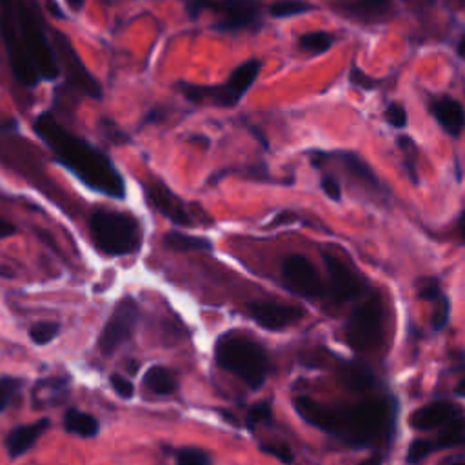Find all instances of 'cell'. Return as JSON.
Returning <instances> with one entry per match:
<instances>
[{"mask_svg": "<svg viewBox=\"0 0 465 465\" xmlns=\"http://www.w3.org/2000/svg\"><path fill=\"white\" fill-rule=\"evenodd\" d=\"M33 131L54 154L56 162L87 189L116 200L125 198V182L111 158L85 138L69 133L53 113H40L33 122Z\"/></svg>", "mask_w": 465, "mask_h": 465, "instance_id": "6da1fadb", "label": "cell"}, {"mask_svg": "<svg viewBox=\"0 0 465 465\" xmlns=\"http://www.w3.org/2000/svg\"><path fill=\"white\" fill-rule=\"evenodd\" d=\"M67 2V5L71 7V9H74V11H80L82 7H84V4H85V0H65Z\"/></svg>", "mask_w": 465, "mask_h": 465, "instance_id": "bcb514c9", "label": "cell"}, {"mask_svg": "<svg viewBox=\"0 0 465 465\" xmlns=\"http://www.w3.org/2000/svg\"><path fill=\"white\" fill-rule=\"evenodd\" d=\"M456 51H458V54L465 60V35L460 38V42H458V49H456Z\"/></svg>", "mask_w": 465, "mask_h": 465, "instance_id": "7dc6e473", "label": "cell"}, {"mask_svg": "<svg viewBox=\"0 0 465 465\" xmlns=\"http://www.w3.org/2000/svg\"><path fill=\"white\" fill-rule=\"evenodd\" d=\"M385 120H387L389 125H392V127H396V129L405 127V124H407L405 107H403L401 104H398V102L389 104L387 109H385Z\"/></svg>", "mask_w": 465, "mask_h": 465, "instance_id": "74e56055", "label": "cell"}, {"mask_svg": "<svg viewBox=\"0 0 465 465\" xmlns=\"http://www.w3.org/2000/svg\"><path fill=\"white\" fill-rule=\"evenodd\" d=\"M454 416L456 409L450 401H432L414 411L409 418V425L416 430H429L445 425L447 421L454 420Z\"/></svg>", "mask_w": 465, "mask_h": 465, "instance_id": "ac0fdd59", "label": "cell"}, {"mask_svg": "<svg viewBox=\"0 0 465 465\" xmlns=\"http://www.w3.org/2000/svg\"><path fill=\"white\" fill-rule=\"evenodd\" d=\"M262 69V62L256 58H251L243 64H240L225 84L222 85H193V84H182L180 89L183 96L194 104H202L205 100H211L216 105L232 107L236 102L245 94V91L254 84Z\"/></svg>", "mask_w": 465, "mask_h": 465, "instance_id": "8992f818", "label": "cell"}, {"mask_svg": "<svg viewBox=\"0 0 465 465\" xmlns=\"http://www.w3.org/2000/svg\"><path fill=\"white\" fill-rule=\"evenodd\" d=\"M60 332L58 322H36L29 327V338L35 345H47L51 343Z\"/></svg>", "mask_w": 465, "mask_h": 465, "instance_id": "f1b7e54d", "label": "cell"}, {"mask_svg": "<svg viewBox=\"0 0 465 465\" xmlns=\"http://www.w3.org/2000/svg\"><path fill=\"white\" fill-rule=\"evenodd\" d=\"M323 263L329 274V294L332 302L345 303L361 294L365 282L356 276L340 258L323 252Z\"/></svg>", "mask_w": 465, "mask_h": 465, "instance_id": "4fadbf2b", "label": "cell"}, {"mask_svg": "<svg viewBox=\"0 0 465 465\" xmlns=\"http://www.w3.org/2000/svg\"><path fill=\"white\" fill-rule=\"evenodd\" d=\"M456 394H460V396L465 398V378L456 385Z\"/></svg>", "mask_w": 465, "mask_h": 465, "instance_id": "681fc988", "label": "cell"}, {"mask_svg": "<svg viewBox=\"0 0 465 465\" xmlns=\"http://www.w3.org/2000/svg\"><path fill=\"white\" fill-rule=\"evenodd\" d=\"M213 0H187V9L191 11V15H198L203 9L211 7Z\"/></svg>", "mask_w": 465, "mask_h": 465, "instance_id": "ee69618b", "label": "cell"}, {"mask_svg": "<svg viewBox=\"0 0 465 465\" xmlns=\"http://www.w3.org/2000/svg\"><path fill=\"white\" fill-rule=\"evenodd\" d=\"M440 294H441V289H440V282L436 278H427L418 285V298H421V300L434 302Z\"/></svg>", "mask_w": 465, "mask_h": 465, "instance_id": "f35d334b", "label": "cell"}, {"mask_svg": "<svg viewBox=\"0 0 465 465\" xmlns=\"http://www.w3.org/2000/svg\"><path fill=\"white\" fill-rule=\"evenodd\" d=\"M336 378L340 385L351 392H363L374 387L376 378L369 365L363 361H343L336 369Z\"/></svg>", "mask_w": 465, "mask_h": 465, "instance_id": "ffe728a7", "label": "cell"}, {"mask_svg": "<svg viewBox=\"0 0 465 465\" xmlns=\"http://www.w3.org/2000/svg\"><path fill=\"white\" fill-rule=\"evenodd\" d=\"M260 450L274 456L276 460L283 461V463H292L294 461V454L292 450L285 445V443H278V445H260Z\"/></svg>", "mask_w": 465, "mask_h": 465, "instance_id": "ab89813d", "label": "cell"}, {"mask_svg": "<svg viewBox=\"0 0 465 465\" xmlns=\"http://www.w3.org/2000/svg\"><path fill=\"white\" fill-rule=\"evenodd\" d=\"M430 303H434L432 312H430V325H432L434 331H441V329L447 325V322H449V312H450L449 300H447V296L441 292V294H440L434 302H430Z\"/></svg>", "mask_w": 465, "mask_h": 465, "instance_id": "1f68e13d", "label": "cell"}, {"mask_svg": "<svg viewBox=\"0 0 465 465\" xmlns=\"http://www.w3.org/2000/svg\"><path fill=\"white\" fill-rule=\"evenodd\" d=\"M322 189L327 194V198H331L332 202H338L341 198V187H340L338 180L332 178V176H323L322 178Z\"/></svg>", "mask_w": 465, "mask_h": 465, "instance_id": "b9f144b4", "label": "cell"}, {"mask_svg": "<svg viewBox=\"0 0 465 465\" xmlns=\"http://www.w3.org/2000/svg\"><path fill=\"white\" fill-rule=\"evenodd\" d=\"M343 334L347 343L358 351H374L383 336V302L378 292H372L349 316Z\"/></svg>", "mask_w": 465, "mask_h": 465, "instance_id": "ba28073f", "label": "cell"}, {"mask_svg": "<svg viewBox=\"0 0 465 465\" xmlns=\"http://www.w3.org/2000/svg\"><path fill=\"white\" fill-rule=\"evenodd\" d=\"M49 425H51L49 418H40L33 423H25V425H18V427L11 429L4 438V450L7 452V456L11 460L24 456L44 436V432L49 429Z\"/></svg>", "mask_w": 465, "mask_h": 465, "instance_id": "2e32d148", "label": "cell"}, {"mask_svg": "<svg viewBox=\"0 0 465 465\" xmlns=\"http://www.w3.org/2000/svg\"><path fill=\"white\" fill-rule=\"evenodd\" d=\"M0 36L5 45L9 65L15 78L24 87H36L42 78L20 35L18 18H16V0H0Z\"/></svg>", "mask_w": 465, "mask_h": 465, "instance_id": "52a82bcc", "label": "cell"}, {"mask_svg": "<svg viewBox=\"0 0 465 465\" xmlns=\"http://www.w3.org/2000/svg\"><path fill=\"white\" fill-rule=\"evenodd\" d=\"M71 392V380L67 376L40 378L31 389V405L35 409H49L64 403Z\"/></svg>", "mask_w": 465, "mask_h": 465, "instance_id": "e0dca14e", "label": "cell"}, {"mask_svg": "<svg viewBox=\"0 0 465 465\" xmlns=\"http://www.w3.org/2000/svg\"><path fill=\"white\" fill-rule=\"evenodd\" d=\"M191 142H200L203 145H209V138H205V136H193Z\"/></svg>", "mask_w": 465, "mask_h": 465, "instance_id": "f907efd6", "label": "cell"}, {"mask_svg": "<svg viewBox=\"0 0 465 465\" xmlns=\"http://www.w3.org/2000/svg\"><path fill=\"white\" fill-rule=\"evenodd\" d=\"M214 360L251 389L262 387L269 371V358L262 345L242 332H223L214 343Z\"/></svg>", "mask_w": 465, "mask_h": 465, "instance_id": "3957f363", "label": "cell"}, {"mask_svg": "<svg viewBox=\"0 0 465 465\" xmlns=\"http://www.w3.org/2000/svg\"><path fill=\"white\" fill-rule=\"evenodd\" d=\"M15 232H16L15 223H11V222H7L5 218L0 216V240H2V238H9V236H13Z\"/></svg>", "mask_w": 465, "mask_h": 465, "instance_id": "f6af8a7d", "label": "cell"}, {"mask_svg": "<svg viewBox=\"0 0 465 465\" xmlns=\"http://www.w3.org/2000/svg\"><path fill=\"white\" fill-rule=\"evenodd\" d=\"M22 383L24 381L18 376H0V412L13 401Z\"/></svg>", "mask_w": 465, "mask_h": 465, "instance_id": "d6a6232c", "label": "cell"}, {"mask_svg": "<svg viewBox=\"0 0 465 465\" xmlns=\"http://www.w3.org/2000/svg\"><path fill=\"white\" fill-rule=\"evenodd\" d=\"M163 247L169 251H211L213 242L203 238V236H194V234H185V232H176L171 231L163 236L162 240Z\"/></svg>", "mask_w": 465, "mask_h": 465, "instance_id": "cb8c5ba5", "label": "cell"}, {"mask_svg": "<svg viewBox=\"0 0 465 465\" xmlns=\"http://www.w3.org/2000/svg\"><path fill=\"white\" fill-rule=\"evenodd\" d=\"M138 318H140L138 302L131 296L122 298L114 305L109 320L105 322L98 336V351L104 356H113L125 341L131 340L134 327L138 323Z\"/></svg>", "mask_w": 465, "mask_h": 465, "instance_id": "30bf717a", "label": "cell"}, {"mask_svg": "<svg viewBox=\"0 0 465 465\" xmlns=\"http://www.w3.org/2000/svg\"><path fill=\"white\" fill-rule=\"evenodd\" d=\"M351 82L356 85V87H361V89H374V85L378 84L374 78H371L369 74H365L360 67L352 65L351 69V74H349Z\"/></svg>", "mask_w": 465, "mask_h": 465, "instance_id": "60d3db41", "label": "cell"}, {"mask_svg": "<svg viewBox=\"0 0 465 465\" xmlns=\"http://www.w3.org/2000/svg\"><path fill=\"white\" fill-rule=\"evenodd\" d=\"M294 409L309 425L320 430H327V425L331 420V407H325L307 396H298L294 400Z\"/></svg>", "mask_w": 465, "mask_h": 465, "instance_id": "7402d4cb", "label": "cell"}, {"mask_svg": "<svg viewBox=\"0 0 465 465\" xmlns=\"http://www.w3.org/2000/svg\"><path fill=\"white\" fill-rule=\"evenodd\" d=\"M249 316L263 329L282 331L294 325L303 316V309L289 303H278L271 300H254L247 303Z\"/></svg>", "mask_w": 465, "mask_h": 465, "instance_id": "5bb4252c", "label": "cell"}, {"mask_svg": "<svg viewBox=\"0 0 465 465\" xmlns=\"http://www.w3.org/2000/svg\"><path fill=\"white\" fill-rule=\"evenodd\" d=\"M16 18L24 45L40 74L42 80H56L60 74V65L53 49V44L47 40L40 16L35 5H29V0H16Z\"/></svg>", "mask_w": 465, "mask_h": 465, "instance_id": "5b68a950", "label": "cell"}, {"mask_svg": "<svg viewBox=\"0 0 465 465\" xmlns=\"http://www.w3.org/2000/svg\"><path fill=\"white\" fill-rule=\"evenodd\" d=\"M143 387L153 394H173L178 389L176 376L163 365H153L143 374Z\"/></svg>", "mask_w": 465, "mask_h": 465, "instance_id": "603a6c76", "label": "cell"}, {"mask_svg": "<svg viewBox=\"0 0 465 465\" xmlns=\"http://www.w3.org/2000/svg\"><path fill=\"white\" fill-rule=\"evenodd\" d=\"M460 234H461V238H463V242H465V211H463L461 216H460Z\"/></svg>", "mask_w": 465, "mask_h": 465, "instance_id": "c3c4849f", "label": "cell"}, {"mask_svg": "<svg viewBox=\"0 0 465 465\" xmlns=\"http://www.w3.org/2000/svg\"><path fill=\"white\" fill-rule=\"evenodd\" d=\"M312 5L305 0H278V2H272L269 5V13L274 16V18H285V16H292V15H302V13H307L311 11Z\"/></svg>", "mask_w": 465, "mask_h": 465, "instance_id": "f546056e", "label": "cell"}, {"mask_svg": "<svg viewBox=\"0 0 465 465\" xmlns=\"http://www.w3.org/2000/svg\"><path fill=\"white\" fill-rule=\"evenodd\" d=\"M447 427L440 432L434 449H449L465 441V423L461 421H447Z\"/></svg>", "mask_w": 465, "mask_h": 465, "instance_id": "83f0119b", "label": "cell"}, {"mask_svg": "<svg viewBox=\"0 0 465 465\" xmlns=\"http://www.w3.org/2000/svg\"><path fill=\"white\" fill-rule=\"evenodd\" d=\"M298 220V216L292 213V211H283V213H280V214H276V218L267 225V227H278V225H282V223H291V222H296Z\"/></svg>", "mask_w": 465, "mask_h": 465, "instance_id": "7bdbcfd3", "label": "cell"}, {"mask_svg": "<svg viewBox=\"0 0 465 465\" xmlns=\"http://www.w3.org/2000/svg\"><path fill=\"white\" fill-rule=\"evenodd\" d=\"M334 42V36L327 31H312V33H305L300 36L298 44L303 51L312 53V54H320L325 53Z\"/></svg>", "mask_w": 465, "mask_h": 465, "instance_id": "4316f807", "label": "cell"}, {"mask_svg": "<svg viewBox=\"0 0 465 465\" xmlns=\"http://www.w3.org/2000/svg\"><path fill=\"white\" fill-rule=\"evenodd\" d=\"M53 49L58 60V65L64 69L67 84L76 89L78 93L100 100L102 98V85L98 80L87 71L82 58L78 56L76 49L73 47L71 40L62 31H53Z\"/></svg>", "mask_w": 465, "mask_h": 465, "instance_id": "9c48e42d", "label": "cell"}, {"mask_svg": "<svg viewBox=\"0 0 465 465\" xmlns=\"http://www.w3.org/2000/svg\"><path fill=\"white\" fill-rule=\"evenodd\" d=\"M220 15L218 29L238 31L252 27L260 22L262 2L260 0H213L211 7Z\"/></svg>", "mask_w": 465, "mask_h": 465, "instance_id": "7c38bea8", "label": "cell"}, {"mask_svg": "<svg viewBox=\"0 0 465 465\" xmlns=\"http://www.w3.org/2000/svg\"><path fill=\"white\" fill-rule=\"evenodd\" d=\"M398 145L401 147V151L405 153V169L411 176L412 182H418V174H416V162L412 158V151H414V142L409 136H400L398 138Z\"/></svg>", "mask_w": 465, "mask_h": 465, "instance_id": "d590c367", "label": "cell"}, {"mask_svg": "<svg viewBox=\"0 0 465 465\" xmlns=\"http://www.w3.org/2000/svg\"><path fill=\"white\" fill-rule=\"evenodd\" d=\"M396 401L372 396L343 409L331 407V420L325 432L341 438L351 447H371L392 434Z\"/></svg>", "mask_w": 465, "mask_h": 465, "instance_id": "7a4b0ae2", "label": "cell"}, {"mask_svg": "<svg viewBox=\"0 0 465 465\" xmlns=\"http://www.w3.org/2000/svg\"><path fill=\"white\" fill-rule=\"evenodd\" d=\"M109 383H111L113 391H114L120 398L131 400V398L134 396V385H133V381L127 380V378H124L122 374L113 372V374L109 376Z\"/></svg>", "mask_w": 465, "mask_h": 465, "instance_id": "8d00e7d4", "label": "cell"}, {"mask_svg": "<svg viewBox=\"0 0 465 465\" xmlns=\"http://www.w3.org/2000/svg\"><path fill=\"white\" fill-rule=\"evenodd\" d=\"M87 227L94 247L107 256L133 254L143 240L136 216L124 211L98 207L91 213Z\"/></svg>", "mask_w": 465, "mask_h": 465, "instance_id": "277c9868", "label": "cell"}, {"mask_svg": "<svg viewBox=\"0 0 465 465\" xmlns=\"http://www.w3.org/2000/svg\"><path fill=\"white\" fill-rule=\"evenodd\" d=\"M387 0H352L341 9L360 18H378L387 11Z\"/></svg>", "mask_w": 465, "mask_h": 465, "instance_id": "484cf974", "label": "cell"}, {"mask_svg": "<svg viewBox=\"0 0 465 465\" xmlns=\"http://www.w3.org/2000/svg\"><path fill=\"white\" fill-rule=\"evenodd\" d=\"M282 276L287 289L303 298L312 300L323 294V283L316 269L302 254H289L282 260Z\"/></svg>", "mask_w": 465, "mask_h": 465, "instance_id": "8fae6325", "label": "cell"}, {"mask_svg": "<svg viewBox=\"0 0 465 465\" xmlns=\"http://www.w3.org/2000/svg\"><path fill=\"white\" fill-rule=\"evenodd\" d=\"M338 160H340V163H343V167L347 169V173L351 176H354L360 182L371 185L372 189H380V182H378L374 171L371 169V165L363 158H360L354 153H338Z\"/></svg>", "mask_w": 465, "mask_h": 465, "instance_id": "d4e9b609", "label": "cell"}, {"mask_svg": "<svg viewBox=\"0 0 465 465\" xmlns=\"http://www.w3.org/2000/svg\"><path fill=\"white\" fill-rule=\"evenodd\" d=\"M272 416V411H271V405L269 401H258L254 405L249 407L247 414H245V423L249 429L256 427L258 423H263V421H269Z\"/></svg>", "mask_w": 465, "mask_h": 465, "instance_id": "836d02e7", "label": "cell"}, {"mask_svg": "<svg viewBox=\"0 0 465 465\" xmlns=\"http://www.w3.org/2000/svg\"><path fill=\"white\" fill-rule=\"evenodd\" d=\"M430 113L436 118V122L443 127L452 136H458L461 129L465 127V109L463 105L450 98V96H441L430 104Z\"/></svg>", "mask_w": 465, "mask_h": 465, "instance_id": "d6986e66", "label": "cell"}, {"mask_svg": "<svg viewBox=\"0 0 465 465\" xmlns=\"http://www.w3.org/2000/svg\"><path fill=\"white\" fill-rule=\"evenodd\" d=\"M434 450V443L429 440H414L407 450V463H418Z\"/></svg>", "mask_w": 465, "mask_h": 465, "instance_id": "e575fe53", "label": "cell"}, {"mask_svg": "<svg viewBox=\"0 0 465 465\" xmlns=\"http://www.w3.org/2000/svg\"><path fill=\"white\" fill-rule=\"evenodd\" d=\"M174 460L180 465H207V463H211V456L205 450L194 449V447L176 449Z\"/></svg>", "mask_w": 465, "mask_h": 465, "instance_id": "4dcf8cb0", "label": "cell"}, {"mask_svg": "<svg viewBox=\"0 0 465 465\" xmlns=\"http://www.w3.org/2000/svg\"><path fill=\"white\" fill-rule=\"evenodd\" d=\"M64 429L80 438H94L100 432V421L93 414L71 407L64 414Z\"/></svg>", "mask_w": 465, "mask_h": 465, "instance_id": "44dd1931", "label": "cell"}, {"mask_svg": "<svg viewBox=\"0 0 465 465\" xmlns=\"http://www.w3.org/2000/svg\"><path fill=\"white\" fill-rule=\"evenodd\" d=\"M143 193H145L149 205L154 207L160 214H163L171 222H174L176 225L189 227L194 223L191 220L189 211L185 209V203L165 183H162V182L145 183Z\"/></svg>", "mask_w": 465, "mask_h": 465, "instance_id": "9a60e30c", "label": "cell"}]
</instances>
